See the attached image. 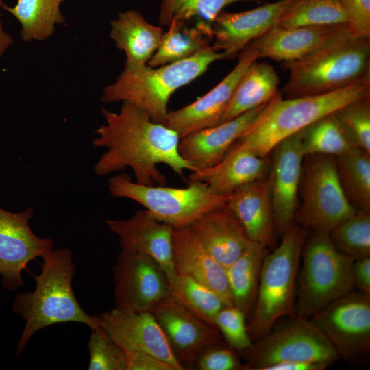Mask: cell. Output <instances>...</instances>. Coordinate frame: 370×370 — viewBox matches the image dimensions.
I'll return each mask as SVG.
<instances>
[{"label":"cell","mask_w":370,"mask_h":370,"mask_svg":"<svg viewBox=\"0 0 370 370\" xmlns=\"http://www.w3.org/2000/svg\"><path fill=\"white\" fill-rule=\"evenodd\" d=\"M227 207L236 217L249 238L267 247L275 245L269 178L265 176L229 195Z\"/></svg>","instance_id":"cell-23"},{"label":"cell","mask_w":370,"mask_h":370,"mask_svg":"<svg viewBox=\"0 0 370 370\" xmlns=\"http://www.w3.org/2000/svg\"><path fill=\"white\" fill-rule=\"evenodd\" d=\"M98 326L125 352L149 353L184 370L173 356L160 325L150 312H134L114 308L95 314Z\"/></svg>","instance_id":"cell-17"},{"label":"cell","mask_w":370,"mask_h":370,"mask_svg":"<svg viewBox=\"0 0 370 370\" xmlns=\"http://www.w3.org/2000/svg\"><path fill=\"white\" fill-rule=\"evenodd\" d=\"M283 66L289 71L286 98L333 92L370 77V39L343 23L317 49Z\"/></svg>","instance_id":"cell-3"},{"label":"cell","mask_w":370,"mask_h":370,"mask_svg":"<svg viewBox=\"0 0 370 370\" xmlns=\"http://www.w3.org/2000/svg\"><path fill=\"white\" fill-rule=\"evenodd\" d=\"M42 258L41 272L34 276V290L17 293L12 304L13 313L25 321L17 356L32 336L46 327L67 322L81 323L91 330L98 326L96 315L87 314L74 294L72 281L76 267L70 249H52Z\"/></svg>","instance_id":"cell-2"},{"label":"cell","mask_w":370,"mask_h":370,"mask_svg":"<svg viewBox=\"0 0 370 370\" xmlns=\"http://www.w3.org/2000/svg\"><path fill=\"white\" fill-rule=\"evenodd\" d=\"M338 357L354 362L370 351V295L352 291L312 317Z\"/></svg>","instance_id":"cell-11"},{"label":"cell","mask_w":370,"mask_h":370,"mask_svg":"<svg viewBox=\"0 0 370 370\" xmlns=\"http://www.w3.org/2000/svg\"><path fill=\"white\" fill-rule=\"evenodd\" d=\"M292 0H279L241 12L221 11L212 24V47L226 59L236 57L252 41L275 27Z\"/></svg>","instance_id":"cell-19"},{"label":"cell","mask_w":370,"mask_h":370,"mask_svg":"<svg viewBox=\"0 0 370 370\" xmlns=\"http://www.w3.org/2000/svg\"><path fill=\"white\" fill-rule=\"evenodd\" d=\"M302 167V203L293 223L315 232L330 233L357 210L340 183L335 157L310 155Z\"/></svg>","instance_id":"cell-10"},{"label":"cell","mask_w":370,"mask_h":370,"mask_svg":"<svg viewBox=\"0 0 370 370\" xmlns=\"http://www.w3.org/2000/svg\"><path fill=\"white\" fill-rule=\"evenodd\" d=\"M189 181L186 188L142 185L126 173H119L109 177L108 187L113 197L133 200L158 220L178 228L190 226L228 200L229 195L216 194L201 181Z\"/></svg>","instance_id":"cell-8"},{"label":"cell","mask_w":370,"mask_h":370,"mask_svg":"<svg viewBox=\"0 0 370 370\" xmlns=\"http://www.w3.org/2000/svg\"><path fill=\"white\" fill-rule=\"evenodd\" d=\"M258 58L259 51L252 41L239 53L237 64L216 86L194 102L169 112L163 124L180 138L219 124L243 72Z\"/></svg>","instance_id":"cell-14"},{"label":"cell","mask_w":370,"mask_h":370,"mask_svg":"<svg viewBox=\"0 0 370 370\" xmlns=\"http://www.w3.org/2000/svg\"><path fill=\"white\" fill-rule=\"evenodd\" d=\"M353 279L354 288L370 295V257L354 261Z\"/></svg>","instance_id":"cell-43"},{"label":"cell","mask_w":370,"mask_h":370,"mask_svg":"<svg viewBox=\"0 0 370 370\" xmlns=\"http://www.w3.org/2000/svg\"><path fill=\"white\" fill-rule=\"evenodd\" d=\"M342 24L292 29L275 26L254 42L258 49L259 58H269L283 63L291 62L317 49Z\"/></svg>","instance_id":"cell-25"},{"label":"cell","mask_w":370,"mask_h":370,"mask_svg":"<svg viewBox=\"0 0 370 370\" xmlns=\"http://www.w3.org/2000/svg\"><path fill=\"white\" fill-rule=\"evenodd\" d=\"M328 367L320 362H292L274 365L266 370H324Z\"/></svg>","instance_id":"cell-44"},{"label":"cell","mask_w":370,"mask_h":370,"mask_svg":"<svg viewBox=\"0 0 370 370\" xmlns=\"http://www.w3.org/2000/svg\"><path fill=\"white\" fill-rule=\"evenodd\" d=\"M295 317L308 319L354 289V260L339 251L329 233L308 236L303 247Z\"/></svg>","instance_id":"cell-7"},{"label":"cell","mask_w":370,"mask_h":370,"mask_svg":"<svg viewBox=\"0 0 370 370\" xmlns=\"http://www.w3.org/2000/svg\"><path fill=\"white\" fill-rule=\"evenodd\" d=\"M352 32L370 39V0H339Z\"/></svg>","instance_id":"cell-41"},{"label":"cell","mask_w":370,"mask_h":370,"mask_svg":"<svg viewBox=\"0 0 370 370\" xmlns=\"http://www.w3.org/2000/svg\"><path fill=\"white\" fill-rule=\"evenodd\" d=\"M224 59L225 55L211 45L189 58L162 66L125 64L115 82L103 88L101 99L105 103H132L163 123L173 93L201 76L212 63Z\"/></svg>","instance_id":"cell-4"},{"label":"cell","mask_w":370,"mask_h":370,"mask_svg":"<svg viewBox=\"0 0 370 370\" xmlns=\"http://www.w3.org/2000/svg\"><path fill=\"white\" fill-rule=\"evenodd\" d=\"M34 216L32 207L13 212L0 206V275L9 291L23 286L22 271L32 260L53 249L51 238L40 237L32 231L29 222Z\"/></svg>","instance_id":"cell-13"},{"label":"cell","mask_w":370,"mask_h":370,"mask_svg":"<svg viewBox=\"0 0 370 370\" xmlns=\"http://www.w3.org/2000/svg\"><path fill=\"white\" fill-rule=\"evenodd\" d=\"M269 177L275 234L281 237L293 225L301 184L303 160L301 131L273 149Z\"/></svg>","instance_id":"cell-16"},{"label":"cell","mask_w":370,"mask_h":370,"mask_svg":"<svg viewBox=\"0 0 370 370\" xmlns=\"http://www.w3.org/2000/svg\"><path fill=\"white\" fill-rule=\"evenodd\" d=\"M172 251L176 274L193 278L218 294L227 306H234L226 269L210 254L189 226L174 228Z\"/></svg>","instance_id":"cell-21"},{"label":"cell","mask_w":370,"mask_h":370,"mask_svg":"<svg viewBox=\"0 0 370 370\" xmlns=\"http://www.w3.org/2000/svg\"><path fill=\"white\" fill-rule=\"evenodd\" d=\"M114 305L120 310L149 312L170 295L168 277L152 258L123 249L113 267Z\"/></svg>","instance_id":"cell-12"},{"label":"cell","mask_w":370,"mask_h":370,"mask_svg":"<svg viewBox=\"0 0 370 370\" xmlns=\"http://www.w3.org/2000/svg\"><path fill=\"white\" fill-rule=\"evenodd\" d=\"M189 227L225 269L241 255L251 241L227 204L206 213Z\"/></svg>","instance_id":"cell-24"},{"label":"cell","mask_w":370,"mask_h":370,"mask_svg":"<svg viewBox=\"0 0 370 370\" xmlns=\"http://www.w3.org/2000/svg\"><path fill=\"white\" fill-rule=\"evenodd\" d=\"M245 319L243 311L234 306H225L214 319V325L226 343L238 352L248 348L253 343Z\"/></svg>","instance_id":"cell-39"},{"label":"cell","mask_w":370,"mask_h":370,"mask_svg":"<svg viewBox=\"0 0 370 370\" xmlns=\"http://www.w3.org/2000/svg\"><path fill=\"white\" fill-rule=\"evenodd\" d=\"M87 343L90 354L89 370H127L125 352L110 338L103 328L97 326Z\"/></svg>","instance_id":"cell-37"},{"label":"cell","mask_w":370,"mask_h":370,"mask_svg":"<svg viewBox=\"0 0 370 370\" xmlns=\"http://www.w3.org/2000/svg\"><path fill=\"white\" fill-rule=\"evenodd\" d=\"M267 247L250 241L241 255L226 268L233 305L250 317L256 301L258 284Z\"/></svg>","instance_id":"cell-29"},{"label":"cell","mask_w":370,"mask_h":370,"mask_svg":"<svg viewBox=\"0 0 370 370\" xmlns=\"http://www.w3.org/2000/svg\"><path fill=\"white\" fill-rule=\"evenodd\" d=\"M65 0H18L10 7L3 8L21 23V35L24 42L45 41L55 31L56 25L62 24L65 18L60 5Z\"/></svg>","instance_id":"cell-30"},{"label":"cell","mask_w":370,"mask_h":370,"mask_svg":"<svg viewBox=\"0 0 370 370\" xmlns=\"http://www.w3.org/2000/svg\"><path fill=\"white\" fill-rule=\"evenodd\" d=\"M108 228L116 234L123 249L152 258L166 273L169 282L176 277L172 251L174 227L147 210L136 211L127 219H108Z\"/></svg>","instance_id":"cell-18"},{"label":"cell","mask_w":370,"mask_h":370,"mask_svg":"<svg viewBox=\"0 0 370 370\" xmlns=\"http://www.w3.org/2000/svg\"><path fill=\"white\" fill-rule=\"evenodd\" d=\"M245 370H266L280 363L309 362L330 366L338 355L325 335L308 319L295 317L239 352Z\"/></svg>","instance_id":"cell-9"},{"label":"cell","mask_w":370,"mask_h":370,"mask_svg":"<svg viewBox=\"0 0 370 370\" xmlns=\"http://www.w3.org/2000/svg\"><path fill=\"white\" fill-rule=\"evenodd\" d=\"M254 0H162L159 23L168 26L173 19L186 22L202 21L212 24L223 9L230 4Z\"/></svg>","instance_id":"cell-36"},{"label":"cell","mask_w":370,"mask_h":370,"mask_svg":"<svg viewBox=\"0 0 370 370\" xmlns=\"http://www.w3.org/2000/svg\"><path fill=\"white\" fill-rule=\"evenodd\" d=\"M338 179L350 204L370 212V153L359 147L335 157Z\"/></svg>","instance_id":"cell-32"},{"label":"cell","mask_w":370,"mask_h":370,"mask_svg":"<svg viewBox=\"0 0 370 370\" xmlns=\"http://www.w3.org/2000/svg\"><path fill=\"white\" fill-rule=\"evenodd\" d=\"M329 234L337 249L354 260L370 257V212L357 210Z\"/></svg>","instance_id":"cell-35"},{"label":"cell","mask_w":370,"mask_h":370,"mask_svg":"<svg viewBox=\"0 0 370 370\" xmlns=\"http://www.w3.org/2000/svg\"><path fill=\"white\" fill-rule=\"evenodd\" d=\"M3 1L0 0V10L1 8H3ZM13 42L14 40L12 36L3 29L0 12V58L5 51L12 45Z\"/></svg>","instance_id":"cell-45"},{"label":"cell","mask_w":370,"mask_h":370,"mask_svg":"<svg viewBox=\"0 0 370 370\" xmlns=\"http://www.w3.org/2000/svg\"><path fill=\"white\" fill-rule=\"evenodd\" d=\"M127 370H177L172 365L146 352H125Z\"/></svg>","instance_id":"cell-42"},{"label":"cell","mask_w":370,"mask_h":370,"mask_svg":"<svg viewBox=\"0 0 370 370\" xmlns=\"http://www.w3.org/2000/svg\"><path fill=\"white\" fill-rule=\"evenodd\" d=\"M271 100L232 119L181 138L179 143L181 156L193 165L195 171L217 164L264 114Z\"/></svg>","instance_id":"cell-20"},{"label":"cell","mask_w":370,"mask_h":370,"mask_svg":"<svg viewBox=\"0 0 370 370\" xmlns=\"http://www.w3.org/2000/svg\"><path fill=\"white\" fill-rule=\"evenodd\" d=\"M347 23L339 0H292L275 26L283 29Z\"/></svg>","instance_id":"cell-33"},{"label":"cell","mask_w":370,"mask_h":370,"mask_svg":"<svg viewBox=\"0 0 370 370\" xmlns=\"http://www.w3.org/2000/svg\"><path fill=\"white\" fill-rule=\"evenodd\" d=\"M370 95V77L341 89L317 95L283 99L278 92L264 114L237 140L254 153L267 157L285 138L320 118Z\"/></svg>","instance_id":"cell-5"},{"label":"cell","mask_w":370,"mask_h":370,"mask_svg":"<svg viewBox=\"0 0 370 370\" xmlns=\"http://www.w3.org/2000/svg\"><path fill=\"white\" fill-rule=\"evenodd\" d=\"M301 142L304 156L321 154L336 157L358 147L335 112L301 130Z\"/></svg>","instance_id":"cell-31"},{"label":"cell","mask_w":370,"mask_h":370,"mask_svg":"<svg viewBox=\"0 0 370 370\" xmlns=\"http://www.w3.org/2000/svg\"><path fill=\"white\" fill-rule=\"evenodd\" d=\"M308 236L306 228L293 223L280 244L266 254L255 307L247 324L253 342L268 334L280 318L295 317L296 276Z\"/></svg>","instance_id":"cell-6"},{"label":"cell","mask_w":370,"mask_h":370,"mask_svg":"<svg viewBox=\"0 0 370 370\" xmlns=\"http://www.w3.org/2000/svg\"><path fill=\"white\" fill-rule=\"evenodd\" d=\"M110 38L126 56V63L147 64L160 46L164 33L160 26L149 23L138 11L120 12L110 22Z\"/></svg>","instance_id":"cell-26"},{"label":"cell","mask_w":370,"mask_h":370,"mask_svg":"<svg viewBox=\"0 0 370 370\" xmlns=\"http://www.w3.org/2000/svg\"><path fill=\"white\" fill-rule=\"evenodd\" d=\"M269 162L236 141L219 162L191 171L189 180L205 183L216 194L230 195L264 177Z\"/></svg>","instance_id":"cell-22"},{"label":"cell","mask_w":370,"mask_h":370,"mask_svg":"<svg viewBox=\"0 0 370 370\" xmlns=\"http://www.w3.org/2000/svg\"><path fill=\"white\" fill-rule=\"evenodd\" d=\"M149 312L184 370L194 369L199 354L207 347L223 341L218 329L195 317L171 295Z\"/></svg>","instance_id":"cell-15"},{"label":"cell","mask_w":370,"mask_h":370,"mask_svg":"<svg viewBox=\"0 0 370 370\" xmlns=\"http://www.w3.org/2000/svg\"><path fill=\"white\" fill-rule=\"evenodd\" d=\"M101 112L105 123L95 130L92 144L106 150L94 166L97 175L130 168L138 184L166 185L158 164H166L182 177L185 171L195 170L180 153L178 134L153 121L142 108L124 101L119 112L105 108Z\"/></svg>","instance_id":"cell-1"},{"label":"cell","mask_w":370,"mask_h":370,"mask_svg":"<svg viewBox=\"0 0 370 370\" xmlns=\"http://www.w3.org/2000/svg\"><path fill=\"white\" fill-rule=\"evenodd\" d=\"M335 112L358 147L370 153V95L356 99Z\"/></svg>","instance_id":"cell-38"},{"label":"cell","mask_w":370,"mask_h":370,"mask_svg":"<svg viewBox=\"0 0 370 370\" xmlns=\"http://www.w3.org/2000/svg\"><path fill=\"white\" fill-rule=\"evenodd\" d=\"M186 21L173 19L164 32L157 51L148 62L152 67L171 64L189 58L211 46L212 25L196 21L188 26Z\"/></svg>","instance_id":"cell-27"},{"label":"cell","mask_w":370,"mask_h":370,"mask_svg":"<svg viewBox=\"0 0 370 370\" xmlns=\"http://www.w3.org/2000/svg\"><path fill=\"white\" fill-rule=\"evenodd\" d=\"M194 369L245 370L238 352L223 341L205 348L198 356Z\"/></svg>","instance_id":"cell-40"},{"label":"cell","mask_w":370,"mask_h":370,"mask_svg":"<svg viewBox=\"0 0 370 370\" xmlns=\"http://www.w3.org/2000/svg\"><path fill=\"white\" fill-rule=\"evenodd\" d=\"M279 82L271 64L251 62L243 72L220 123L270 101L279 92Z\"/></svg>","instance_id":"cell-28"},{"label":"cell","mask_w":370,"mask_h":370,"mask_svg":"<svg viewBox=\"0 0 370 370\" xmlns=\"http://www.w3.org/2000/svg\"><path fill=\"white\" fill-rule=\"evenodd\" d=\"M169 284L170 295L177 301L195 317L217 328L214 325L215 317L223 308L227 306L218 294L184 274H177Z\"/></svg>","instance_id":"cell-34"}]
</instances>
